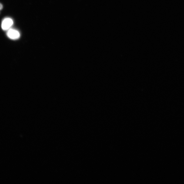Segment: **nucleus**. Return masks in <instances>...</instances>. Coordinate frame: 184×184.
<instances>
[{
  "label": "nucleus",
  "instance_id": "obj_1",
  "mask_svg": "<svg viewBox=\"0 0 184 184\" xmlns=\"http://www.w3.org/2000/svg\"><path fill=\"white\" fill-rule=\"evenodd\" d=\"M13 24L12 20L9 18L5 19L2 21V27L3 30H8Z\"/></svg>",
  "mask_w": 184,
  "mask_h": 184
},
{
  "label": "nucleus",
  "instance_id": "obj_2",
  "mask_svg": "<svg viewBox=\"0 0 184 184\" xmlns=\"http://www.w3.org/2000/svg\"><path fill=\"white\" fill-rule=\"evenodd\" d=\"M7 36L11 39L16 40L20 37V34L19 32L16 30L12 29H9L7 33Z\"/></svg>",
  "mask_w": 184,
  "mask_h": 184
},
{
  "label": "nucleus",
  "instance_id": "obj_3",
  "mask_svg": "<svg viewBox=\"0 0 184 184\" xmlns=\"http://www.w3.org/2000/svg\"><path fill=\"white\" fill-rule=\"evenodd\" d=\"M3 8L2 5L0 3V10H1Z\"/></svg>",
  "mask_w": 184,
  "mask_h": 184
}]
</instances>
